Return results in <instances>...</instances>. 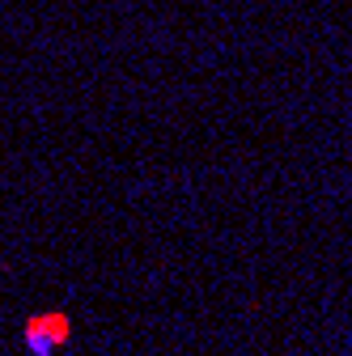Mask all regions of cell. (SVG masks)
Segmentation results:
<instances>
[{"mask_svg":"<svg viewBox=\"0 0 352 356\" xmlns=\"http://www.w3.org/2000/svg\"><path fill=\"white\" fill-rule=\"evenodd\" d=\"M22 339H26V352H30V356H56V352L72 339V318L60 314V309L34 314V318H26Z\"/></svg>","mask_w":352,"mask_h":356,"instance_id":"1","label":"cell"}]
</instances>
